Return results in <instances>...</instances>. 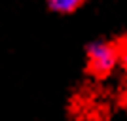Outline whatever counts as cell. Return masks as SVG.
I'll return each mask as SVG.
<instances>
[{"mask_svg":"<svg viewBox=\"0 0 127 121\" xmlns=\"http://www.w3.org/2000/svg\"><path fill=\"white\" fill-rule=\"evenodd\" d=\"M120 63V49L106 42H93L87 46V70L97 78L110 76Z\"/></svg>","mask_w":127,"mask_h":121,"instance_id":"obj_1","label":"cell"},{"mask_svg":"<svg viewBox=\"0 0 127 121\" xmlns=\"http://www.w3.org/2000/svg\"><path fill=\"white\" fill-rule=\"evenodd\" d=\"M84 2L85 0H48V6H49V10L55 11V13L68 15V13H74Z\"/></svg>","mask_w":127,"mask_h":121,"instance_id":"obj_2","label":"cell"},{"mask_svg":"<svg viewBox=\"0 0 127 121\" xmlns=\"http://www.w3.org/2000/svg\"><path fill=\"white\" fill-rule=\"evenodd\" d=\"M120 63H122V66H123V70L127 72V40L120 46Z\"/></svg>","mask_w":127,"mask_h":121,"instance_id":"obj_3","label":"cell"}]
</instances>
